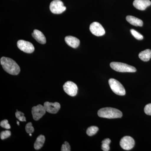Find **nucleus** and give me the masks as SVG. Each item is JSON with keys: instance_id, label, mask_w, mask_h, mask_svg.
Returning a JSON list of instances; mask_svg holds the SVG:
<instances>
[{"instance_id": "f257e3e1", "label": "nucleus", "mask_w": 151, "mask_h": 151, "mask_svg": "<svg viewBox=\"0 0 151 151\" xmlns=\"http://www.w3.org/2000/svg\"><path fill=\"white\" fill-rule=\"evenodd\" d=\"M1 64L3 69L11 75H18L20 71V68L17 63L9 58L2 57L1 58Z\"/></svg>"}, {"instance_id": "f03ea898", "label": "nucleus", "mask_w": 151, "mask_h": 151, "mask_svg": "<svg viewBox=\"0 0 151 151\" xmlns=\"http://www.w3.org/2000/svg\"><path fill=\"white\" fill-rule=\"evenodd\" d=\"M97 114L100 117L109 119L121 118L123 116L121 111L112 108H101L98 111Z\"/></svg>"}, {"instance_id": "7ed1b4c3", "label": "nucleus", "mask_w": 151, "mask_h": 151, "mask_svg": "<svg viewBox=\"0 0 151 151\" xmlns=\"http://www.w3.org/2000/svg\"><path fill=\"white\" fill-rule=\"evenodd\" d=\"M110 66L113 70L120 72H135L137 69L134 66L121 62L111 63Z\"/></svg>"}, {"instance_id": "20e7f679", "label": "nucleus", "mask_w": 151, "mask_h": 151, "mask_svg": "<svg viewBox=\"0 0 151 151\" xmlns=\"http://www.w3.org/2000/svg\"><path fill=\"white\" fill-rule=\"evenodd\" d=\"M109 84L112 91L117 95L124 96L126 94V91L124 86L119 81L114 78H110Z\"/></svg>"}, {"instance_id": "39448f33", "label": "nucleus", "mask_w": 151, "mask_h": 151, "mask_svg": "<svg viewBox=\"0 0 151 151\" xmlns=\"http://www.w3.org/2000/svg\"><path fill=\"white\" fill-rule=\"evenodd\" d=\"M66 9L63 2L60 0H54L50 3V9L51 12L57 14L62 13Z\"/></svg>"}, {"instance_id": "423d86ee", "label": "nucleus", "mask_w": 151, "mask_h": 151, "mask_svg": "<svg viewBox=\"0 0 151 151\" xmlns=\"http://www.w3.org/2000/svg\"><path fill=\"white\" fill-rule=\"evenodd\" d=\"M63 89L66 94L72 97H74L77 94L78 87L74 82L68 81L63 86Z\"/></svg>"}, {"instance_id": "0eeeda50", "label": "nucleus", "mask_w": 151, "mask_h": 151, "mask_svg": "<svg viewBox=\"0 0 151 151\" xmlns=\"http://www.w3.org/2000/svg\"><path fill=\"white\" fill-rule=\"evenodd\" d=\"M46 110L44 105H38L36 106H34L32 109V114L33 118L35 121H38L41 118L43 117L44 115L46 113Z\"/></svg>"}, {"instance_id": "6e6552de", "label": "nucleus", "mask_w": 151, "mask_h": 151, "mask_svg": "<svg viewBox=\"0 0 151 151\" xmlns=\"http://www.w3.org/2000/svg\"><path fill=\"white\" fill-rule=\"evenodd\" d=\"M18 47L22 51L27 53H31L34 51L35 47L32 43L24 40H19L17 42Z\"/></svg>"}, {"instance_id": "1a4fd4ad", "label": "nucleus", "mask_w": 151, "mask_h": 151, "mask_svg": "<svg viewBox=\"0 0 151 151\" xmlns=\"http://www.w3.org/2000/svg\"><path fill=\"white\" fill-rule=\"evenodd\" d=\"M120 145L124 150H130L133 149L134 146L135 141L132 137L125 136L122 138L120 141Z\"/></svg>"}, {"instance_id": "9d476101", "label": "nucleus", "mask_w": 151, "mask_h": 151, "mask_svg": "<svg viewBox=\"0 0 151 151\" xmlns=\"http://www.w3.org/2000/svg\"><path fill=\"white\" fill-rule=\"evenodd\" d=\"M89 29L92 34L96 36H102L105 34V31L102 25L97 22H94L90 24Z\"/></svg>"}, {"instance_id": "9b49d317", "label": "nucleus", "mask_w": 151, "mask_h": 151, "mask_svg": "<svg viewBox=\"0 0 151 151\" xmlns=\"http://www.w3.org/2000/svg\"><path fill=\"white\" fill-rule=\"evenodd\" d=\"M46 112L52 114H56L59 111L60 108V105L58 102L52 103L46 102L44 104Z\"/></svg>"}, {"instance_id": "f8f14e48", "label": "nucleus", "mask_w": 151, "mask_h": 151, "mask_svg": "<svg viewBox=\"0 0 151 151\" xmlns=\"http://www.w3.org/2000/svg\"><path fill=\"white\" fill-rule=\"evenodd\" d=\"M151 5V2L150 0H134L133 2L134 6L141 11L145 10Z\"/></svg>"}, {"instance_id": "ddd939ff", "label": "nucleus", "mask_w": 151, "mask_h": 151, "mask_svg": "<svg viewBox=\"0 0 151 151\" xmlns=\"http://www.w3.org/2000/svg\"><path fill=\"white\" fill-rule=\"evenodd\" d=\"M65 42L70 47L76 48L80 44V40L77 38L71 36H68L65 38Z\"/></svg>"}, {"instance_id": "4468645a", "label": "nucleus", "mask_w": 151, "mask_h": 151, "mask_svg": "<svg viewBox=\"0 0 151 151\" xmlns=\"http://www.w3.org/2000/svg\"><path fill=\"white\" fill-rule=\"evenodd\" d=\"M32 36L39 43L41 44L46 43V40L45 36L40 31L37 29H35L33 32L32 34Z\"/></svg>"}, {"instance_id": "2eb2a0df", "label": "nucleus", "mask_w": 151, "mask_h": 151, "mask_svg": "<svg viewBox=\"0 0 151 151\" xmlns=\"http://www.w3.org/2000/svg\"><path fill=\"white\" fill-rule=\"evenodd\" d=\"M126 19L130 24L135 26L142 27L143 25L142 21L140 19L135 17L132 16H128L126 17Z\"/></svg>"}, {"instance_id": "dca6fc26", "label": "nucleus", "mask_w": 151, "mask_h": 151, "mask_svg": "<svg viewBox=\"0 0 151 151\" xmlns=\"http://www.w3.org/2000/svg\"><path fill=\"white\" fill-rule=\"evenodd\" d=\"M45 140V138L44 136L42 135L39 136L35 143L34 148L36 150H40L43 147Z\"/></svg>"}, {"instance_id": "f3484780", "label": "nucleus", "mask_w": 151, "mask_h": 151, "mask_svg": "<svg viewBox=\"0 0 151 151\" xmlns=\"http://www.w3.org/2000/svg\"><path fill=\"white\" fill-rule=\"evenodd\" d=\"M139 57L143 61L145 62L149 61L151 58V50L147 49L141 52L139 55Z\"/></svg>"}, {"instance_id": "a211bd4d", "label": "nucleus", "mask_w": 151, "mask_h": 151, "mask_svg": "<svg viewBox=\"0 0 151 151\" xmlns=\"http://www.w3.org/2000/svg\"><path fill=\"white\" fill-rule=\"evenodd\" d=\"M111 142L110 139H105L102 142V150L104 151H108L110 150V147L109 145Z\"/></svg>"}, {"instance_id": "6ab92c4d", "label": "nucleus", "mask_w": 151, "mask_h": 151, "mask_svg": "<svg viewBox=\"0 0 151 151\" xmlns=\"http://www.w3.org/2000/svg\"><path fill=\"white\" fill-rule=\"evenodd\" d=\"M99 130V128L96 126H91L87 129L86 130V134L89 136L91 137L95 135Z\"/></svg>"}, {"instance_id": "aec40b11", "label": "nucleus", "mask_w": 151, "mask_h": 151, "mask_svg": "<svg viewBox=\"0 0 151 151\" xmlns=\"http://www.w3.org/2000/svg\"><path fill=\"white\" fill-rule=\"evenodd\" d=\"M15 116L17 119H19V121L20 122H26V119L24 116V113H22L21 111H19L18 110H17Z\"/></svg>"}, {"instance_id": "412c9836", "label": "nucleus", "mask_w": 151, "mask_h": 151, "mask_svg": "<svg viewBox=\"0 0 151 151\" xmlns=\"http://www.w3.org/2000/svg\"><path fill=\"white\" fill-rule=\"evenodd\" d=\"M131 33L132 35L136 39L138 40H142L144 38V37L141 34L138 32L137 31L134 29H131L130 30Z\"/></svg>"}, {"instance_id": "4be33fe9", "label": "nucleus", "mask_w": 151, "mask_h": 151, "mask_svg": "<svg viewBox=\"0 0 151 151\" xmlns=\"http://www.w3.org/2000/svg\"><path fill=\"white\" fill-rule=\"evenodd\" d=\"M11 135V132L9 130H6V131H3L1 132L0 134V137L1 139L2 140L5 139L9 137Z\"/></svg>"}, {"instance_id": "5701e85b", "label": "nucleus", "mask_w": 151, "mask_h": 151, "mask_svg": "<svg viewBox=\"0 0 151 151\" xmlns=\"http://www.w3.org/2000/svg\"><path fill=\"white\" fill-rule=\"evenodd\" d=\"M25 130L27 133L29 134L30 133L32 134L34 132V128L32 127V123L31 122L28 123L26 125Z\"/></svg>"}, {"instance_id": "b1692460", "label": "nucleus", "mask_w": 151, "mask_h": 151, "mask_svg": "<svg viewBox=\"0 0 151 151\" xmlns=\"http://www.w3.org/2000/svg\"><path fill=\"white\" fill-rule=\"evenodd\" d=\"M0 126L2 128L7 129H9L11 128V126L9 124L8 121L7 120H6V119L3 120L1 122Z\"/></svg>"}, {"instance_id": "393cba45", "label": "nucleus", "mask_w": 151, "mask_h": 151, "mask_svg": "<svg viewBox=\"0 0 151 151\" xmlns=\"http://www.w3.org/2000/svg\"><path fill=\"white\" fill-rule=\"evenodd\" d=\"M61 151H70V147L69 143L67 142H65L61 147Z\"/></svg>"}, {"instance_id": "a878e982", "label": "nucleus", "mask_w": 151, "mask_h": 151, "mask_svg": "<svg viewBox=\"0 0 151 151\" xmlns=\"http://www.w3.org/2000/svg\"><path fill=\"white\" fill-rule=\"evenodd\" d=\"M144 111L147 115L151 116V103L146 105Z\"/></svg>"}, {"instance_id": "bb28decb", "label": "nucleus", "mask_w": 151, "mask_h": 151, "mask_svg": "<svg viewBox=\"0 0 151 151\" xmlns=\"http://www.w3.org/2000/svg\"><path fill=\"white\" fill-rule=\"evenodd\" d=\"M17 124H18V125H19V122H18V121H17Z\"/></svg>"}, {"instance_id": "cd10ccee", "label": "nucleus", "mask_w": 151, "mask_h": 151, "mask_svg": "<svg viewBox=\"0 0 151 151\" xmlns=\"http://www.w3.org/2000/svg\"><path fill=\"white\" fill-rule=\"evenodd\" d=\"M29 136H30V137H31V136H32V133H30V134H29Z\"/></svg>"}]
</instances>
